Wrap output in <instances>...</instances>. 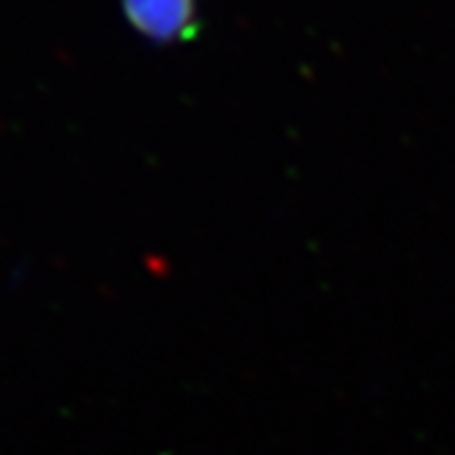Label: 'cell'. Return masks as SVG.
Returning a JSON list of instances; mask_svg holds the SVG:
<instances>
[{
    "label": "cell",
    "mask_w": 455,
    "mask_h": 455,
    "mask_svg": "<svg viewBox=\"0 0 455 455\" xmlns=\"http://www.w3.org/2000/svg\"><path fill=\"white\" fill-rule=\"evenodd\" d=\"M123 4L132 25L156 41L188 36L194 22V0H123Z\"/></svg>",
    "instance_id": "cell-1"
}]
</instances>
